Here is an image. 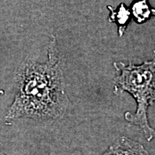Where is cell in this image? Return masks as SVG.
<instances>
[{"instance_id":"1","label":"cell","mask_w":155,"mask_h":155,"mask_svg":"<svg viewBox=\"0 0 155 155\" xmlns=\"http://www.w3.org/2000/svg\"><path fill=\"white\" fill-rule=\"evenodd\" d=\"M17 78L16 95L6 119L51 121L63 117L69 99L55 36H50L47 61L43 64L25 61L18 70Z\"/></svg>"},{"instance_id":"2","label":"cell","mask_w":155,"mask_h":155,"mask_svg":"<svg viewBox=\"0 0 155 155\" xmlns=\"http://www.w3.org/2000/svg\"><path fill=\"white\" fill-rule=\"evenodd\" d=\"M116 75L114 78V92L116 95L128 93L137 103L135 112L127 111L124 119L137 126L147 141L155 138V129L150 124L148 109L155 101V50L152 58L139 65L129 62H114Z\"/></svg>"},{"instance_id":"3","label":"cell","mask_w":155,"mask_h":155,"mask_svg":"<svg viewBox=\"0 0 155 155\" xmlns=\"http://www.w3.org/2000/svg\"><path fill=\"white\" fill-rule=\"evenodd\" d=\"M101 155H150L140 142L121 137Z\"/></svg>"},{"instance_id":"4","label":"cell","mask_w":155,"mask_h":155,"mask_svg":"<svg viewBox=\"0 0 155 155\" xmlns=\"http://www.w3.org/2000/svg\"><path fill=\"white\" fill-rule=\"evenodd\" d=\"M107 9L109 11L108 22L115 23L118 28V35L119 38H121L127 30V26L130 22L131 13L129 7H127L124 3H121L114 9L111 5L107 6Z\"/></svg>"},{"instance_id":"5","label":"cell","mask_w":155,"mask_h":155,"mask_svg":"<svg viewBox=\"0 0 155 155\" xmlns=\"http://www.w3.org/2000/svg\"><path fill=\"white\" fill-rule=\"evenodd\" d=\"M129 9L137 24H144L152 17L155 18V8L151 7L149 0H134Z\"/></svg>"},{"instance_id":"6","label":"cell","mask_w":155,"mask_h":155,"mask_svg":"<svg viewBox=\"0 0 155 155\" xmlns=\"http://www.w3.org/2000/svg\"><path fill=\"white\" fill-rule=\"evenodd\" d=\"M5 94V92H4L3 90H0V96H2ZM0 155H8L7 154H5V153H2V152H0Z\"/></svg>"}]
</instances>
